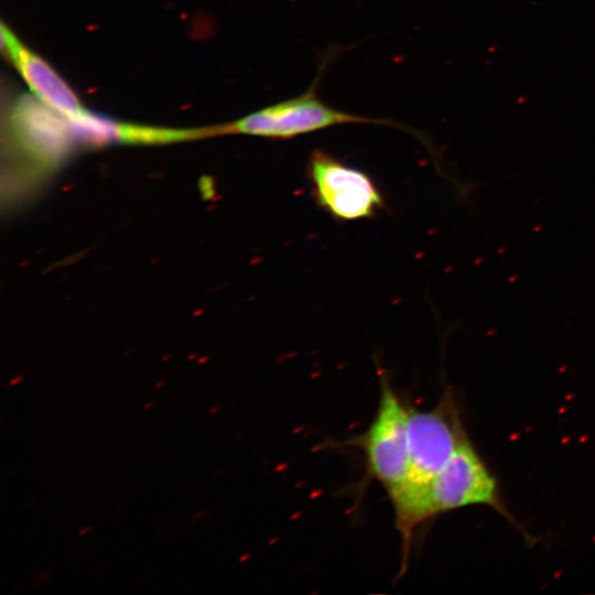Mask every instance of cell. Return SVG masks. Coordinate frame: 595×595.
Masks as SVG:
<instances>
[{
    "label": "cell",
    "mask_w": 595,
    "mask_h": 595,
    "mask_svg": "<svg viewBox=\"0 0 595 595\" xmlns=\"http://www.w3.org/2000/svg\"><path fill=\"white\" fill-rule=\"evenodd\" d=\"M467 436L453 392H445L431 410H408V472L400 488L389 496L404 562L414 530L431 518L430 485Z\"/></svg>",
    "instance_id": "6da1fadb"
},
{
    "label": "cell",
    "mask_w": 595,
    "mask_h": 595,
    "mask_svg": "<svg viewBox=\"0 0 595 595\" xmlns=\"http://www.w3.org/2000/svg\"><path fill=\"white\" fill-rule=\"evenodd\" d=\"M347 123H374L407 129L393 121L358 116L333 108L318 98L314 86L301 96L280 101L215 128L216 134H247L285 140Z\"/></svg>",
    "instance_id": "7a4b0ae2"
},
{
    "label": "cell",
    "mask_w": 595,
    "mask_h": 595,
    "mask_svg": "<svg viewBox=\"0 0 595 595\" xmlns=\"http://www.w3.org/2000/svg\"><path fill=\"white\" fill-rule=\"evenodd\" d=\"M486 505L495 509L513 527L528 534L505 505L496 477L487 467L469 437L457 446L446 465L432 480L428 495L430 517L454 509Z\"/></svg>",
    "instance_id": "3957f363"
},
{
    "label": "cell",
    "mask_w": 595,
    "mask_h": 595,
    "mask_svg": "<svg viewBox=\"0 0 595 595\" xmlns=\"http://www.w3.org/2000/svg\"><path fill=\"white\" fill-rule=\"evenodd\" d=\"M306 172L316 205L337 220L371 218L386 206L381 191L369 174L328 152L312 151Z\"/></svg>",
    "instance_id": "277c9868"
},
{
    "label": "cell",
    "mask_w": 595,
    "mask_h": 595,
    "mask_svg": "<svg viewBox=\"0 0 595 595\" xmlns=\"http://www.w3.org/2000/svg\"><path fill=\"white\" fill-rule=\"evenodd\" d=\"M380 397L376 414L358 439L367 470L388 495L397 491L408 472V409L387 376L380 374Z\"/></svg>",
    "instance_id": "5b68a950"
},
{
    "label": "cell",
    "mask_w": 595,
    "mask_h": 595,
    "mask_svg": "<svg viewBox=\"0 0 595 595\" xmlns=\"http://www.w3.org/2000/svg\"><path fill=\"white\" fill-rule=\"evenodd\" d=\"M10 125L26 159L42 170L53 169L78 145L67 117L37 98L22 96L12 109Z\"/></svg>",
    "instance_id": "8992f818"
},
{
    "label": "cell",
    "mask_w": 595,
    "mask_h": 595,
    "mask_svg": "<svg viewBox=\"0 0 595 595\" xmlns=\"http://www.w3.org/2000/svg\"><path fill=\"white\" fill-rule=\"evenodd\" d=\"M1 42L9 58L40 101L68 118L77 117L86 110L54 68L28 48L3 23Z\"/></svg>",
    "instance_id": "52a82bcc"
},
{
    "label": "cell",
    "mask_w": 595,
    "mask_h": 595,
    "mask_svg": "<svg viewBox=\"0 0 595 595\" xmlns=\"http://www.w3.org/2000/svg\"><path fill=\"white\" fill-rule=\"evenodd\" d=\"M21 380H22V377H17V378H14V379H12V380L10 381V385H11V386H14V385L19 383Z\"/></svg>",
    "instance_id": "ba28073f"
},
{
    "label": "cell",
    "mask_w": 595,
    "mask_h": 595,
    "mask_svg": "<svg viewBox=\"0 0 595 595\" xmlns=\"http://www.w3.org/2000/svg\"><path fill=\"white\" fill-rule=\"evenodd\" d=\"M202 515H203V511H201V512L194 515V516L192 517V520H197L198 518H202V517H203Z\"/></svg>",
    "instance_id": "9c48e42d"
},
{
    "label": "cell",
    "mask_w": 595,
    "mask_h": 595,
    "mask_svg": "<svg viewBox=\"0 0 595 595\" xmlns=\"http://www.w3.org/2000/svg\"><path fill=\"white\" fill-rule=\"evenodd\" d=\"M89 531H90V527H86L79 531V534H85L86 532H89Z\"/></svg>",
    "instance_id": "30bf717a"
},
{
    "label": "cell",
    "mask_w": 595,
    "mask_h": 595,
    "mask_svg": "<svg viewBox=\"0 0 595 595\" xmlns=\"http://www.w3.org/2000/svg\"><path fill=\"white\" fill-rule=\"evenodd\" d=\"M152 405V402L144 404L143 409H148Z\"/></svg>",
    "instance_id": "8fae6325"
},
{
    "label": "cell",
    "mask_w": 595,
    "mask_h": 595,
    "mask_svg": "<svg viewBox=\"0 0 595 595\" xmlns=\"http://www.w3.org/2000/svg\"><path fill=\"white\" fill-rule=\"evenodd\" d=\"M162 385H163V382H160V383L156 385V387L159 388V387H161Z\"/></svg>",
    "instance_id": "7c38bea8"
}]
</instances>
